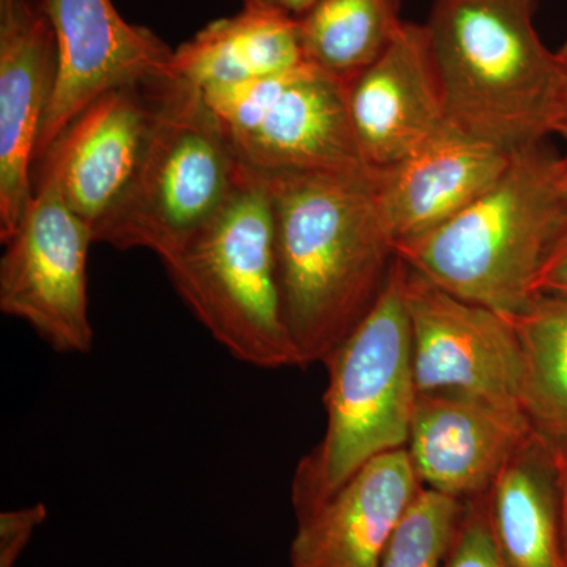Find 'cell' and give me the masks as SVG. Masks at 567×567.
I'll return each mask as SVG.
<instances>
[{"label":"cell","instance_id":"30bf717a","mask_svg":"<svg viewBox=\"0 0 567 567\" xmlns=\"http://www.w3.org/2000/svg\"><path fill=\"white\" fill-rule=\"evenodd\" d=\"M43 3L58 40L59 63L33 167L89 104L112 89L173 73L174 55L151 29L123 20L112 0Z\"/></svg>","mask_w":567,"mask_h":567},{"label":"cell","instance_id":"8992f818","mask_svg":"<svg viewBox=\"0 0 567 567\" xmlns=\"http://www.w3.org/2000/svg\"><path fill=\"white\" fill-rule=\"evenodd\" d=\"M244 173L203 89L166 74L140 171L95 244L167 259L219 215Z\"/></svg>","mask_w":567,"mask_h":567},{"label":"cell","instance_id":"ffe728a7","mask_svg":"<svg viewBox=\"0 0 567 567\" xmlns=\"http://www.w3.org/2000/svg\"><path fill=\"white\" fill-rule=\"evenodd\" d=\"M306 62L350 84L405 21L401 0H316L297 18Z\"/></svg>","mask_w":567,"mask_h":567},{"label":"cell","instance_id":"7402d4cb","mask_svg":"<svg viewBox=\"0 0 567 567\" xmlns=\"http://www.w3.org/2000/svg\"><path fill=\"white\" fill-rule=\"evenodd\" d=\"M443 567H506L488 524L486 495L465 499Z\"/></svg>","mask_w":567,"mask_h":567},{"label":"cell","instance_id":"4316f807","mask_svg":"<svg viewBox=\"0 0 567 567\" xmlns=\"http://www.w3.org/2000/svg\"><path fill=\"white\" fill-rule=\"evenodd\" d=\"M316 0H279L281 9L286 10L287 13L292 14L295 18H300L306 11L315 6Z\"/></svg>","mask_w":567,"mask_h":567},{"label":"cell","instance_id":"9a60e30c","mask_svg":"<svg viewBox=\"0 0 567 567\" xmlns=\"http://www.w3.org/2000/svg\"><path fill=\"white\" fill-rule=\"evenodd\" d=\"M421 487L406 447L372 458L297 520L290 567H379Z\"/></svg>","mask_w":567,"mask_h":567},{"label":"cell","instance_id":"ac0fdd59","mask_svg":"<svg viewBox=\"0 0 567 567\" xmlns=\"http://www.w3.org/2000/svg\"><path fill=\"white\" fill-rule=\"evenodd\" d=\"M305 63L297 18L281 7L245 6L174 50L171 71L215 92L279 76Z\"/></svg>","mask_w":567,"mask_h":567},{"label":"cell","instance_id":"9c48e42d","mask_svg":"<svg viewBox=\"0 0 567 567\" xmlns=\"http://www.w3.org/2000/svg\"><path fill=\"white\" fill-rule=\"evenodd\" d=\"M404 267L416 391H464L525 410L520 346L506 317Z\"/></svg>","mask_w":567,"mask_h":567},{"label":"cell","instance_id":"d6986e66","mask_svg":"<svg viewBox=\"0 0 567 567\" xmlns=\"http://www.w3.org/2000/svg\"><path fill=\"white\" fill-rule=\"evenodd\" d=\"M505 317L520 346L525 413L539 434L563 442L567 440V295L537 293L524 309Z\"/></svg>","mask_w":567,"mask_h":567},{"label":"cell","instance_id":"83f0119b","mask_svg":"<svg viewBox=\"0 0 567 567\" xmlns=\"http://www.w3.org/2000/svg\"><path fill=\"white\" fill-rule=\"evenodd\" d=\"M245 6L281 7L279 0H245Z\"/></svg>","mask_w":567,"mask_h":567},{"label":"cell","instance_id":"e0dca14e","mask_svg":"<svg viewBox=\"0 0 567 567\" xmlns=\"http://www.w3.org/2000/svg\"><path fill=\"white\" fill-rule=\"evenodd\" d=\"M486 506L506 567H567L555 442L529 436L488 488Z\"/></svg>","mask_w":567,"mask_h":567},{"label":"cell","instance_id":"ba28073f","mask_svg":"<svg viewBox=\"0 0 567 567\" xmlns=\"http://www.w3.org/2000/svg\"><path fill=\"white\" fill-rule=\"evenodd\" d=\"M95 244L50 173L33 175V197L0 260V311L21 320L54 352L93 347L87 257Z\"/></svg>","mask_w":567,"mask_h":567},{"label":"cell","instance_id":"7c38bea8","mask_svg":"<svg viewBox=\"0 0 567 567\" xmlns=\"http://www.w3.org/2000/svg\"><path fill=\"white\" fill-rule=\"evenodd\" d=\"M535 432L517 406L464 391H417L406 453L421 486L465 502L486 495Z\"/></svg>","mask_w":567,"mask_h":567},{"label":"cell","instance_id":"3957f363","mask_svg":"<svg viewBox=\"0 0 567 567\" xmlns=\"http://www.w3.org/2000/svg\"><path fill=\"white\" fill-rule=\"evenodd\" d=\"M566 224L561 158L543 142L513 153L505 174L475 203L394 251L446 292L509 316L536 297Z\"/></svg>","mask_w":567,"mask_h":567},{"label":"cell","instance_id":"d4e9b609","mask_svg":"<svg viewBox=\"0 0 567 567\" xmlns=\"http://www.w3.org/2000/svg\"><path fill=\"white\" fill-rule=\"evenodd\" d=\"M559 63V85L557 100V117H555V134L567 141V39L557 51Z\"/></svg>","mask_w":567,"mask_h":567},{"label":"cell","instance_id":"cb8c5ba5","mask_svg":"<svg viewBox=\"0 0 567 567\" xmlns=\"http://www.w3.org/2000/svg\"><path fill=\"white\" fill-rule=\"evenodd\" d=\"M537 293L567 295V224L540 270L536 282Z\"/></svg>","mask_w":567,"mask_h":567},{"label":"cell","instance_id":"52a82bcc","mask_svg":"<svg viewBox=\"0 0 567 567\" xmlns=\"http://www.w3.org/2000/svg\"><path fill=\"white\" fill-rule=\"evenodd\" d=\"M349 84L311 63L268 80L205 92L240 163L254 173L380 174L358 145Z\"/></svg>","mask_w":567,"mask_h":567},{"label":"cell","instance_id":"2e32d148","mask_svg":"<svg viewBox=\"0 0 567 567\" xmlns=\"http://www.w3.org/2000/svg\"><path fill=\"white\" fill-rule=\"evenodd\" d=\"M513 153L447 126L380 171L379 199L394 246L456 216L507 169Z\"/></svg>","mask_w":567,"mask_h":567},{"label":"cell","instance_id":"5b68a950","mask_svg":"<svg viewBox=\"0 0 567 567\" xmlns=\"http://www.w3.org/2000/svg\"><path fill=\"white\" fill-rule=\"evenodd\" d=\"M162 262L183 303L235 360L259 369L300 365L284 316L274 205L262 174L245 166L219 215Z\"/></svg>","mask_w":567,"mask_h":567},{"label":"cell","instance_id":"484cf974","mask_svg":"<svg viewBox=\"0 0 567 567\" xmlns=\"http://www.w3.org/2000/svg\"><path fill=\"white\" fill-rule=\"evenodd\" d=\"M555 446H557L559 487H561L563 520H565L567 540V440L555 443Z\"/></svg>","mask_w":567,"mask_h":567},{"label":"cell","instance_id":"f1b7e54d","mask_svg":"<svg viewBox=\"0 0 567 567\" xmlns=\"http://www.w3.org/2000/svg\"><path fill=\"white\" fill-rule=\"evenodd\" d=\"M563 164V194H565V203L567 207V155L561 158Z\"/></svg>","mask_w":567,"mask_h":567},{"label":"cell","instance_id":"603a6c76","mask_svg":"<svg viewBox=\"0 0 567 567\" xmlns=\"http://www.w3.org/2000/svg\"><path fill=\"white\" fill-rule=\"evenodd\" d=\"M48 518L44 503L3 511L0 514V567H17L37 528Z\"/></svg>","mask_w":567,"mask_h":567},{"label":"cell","instance_id":"7a4b0ae2","mask_svg":"<svg viewBox=\"0 0 567 567\" xmlns=\"http://www.w3.org/2000/svg\"><path fill=\"white\" fill-rule=\"evenodd\" d=\"M537 0H434L425 22L454 128L507 153L555 133L557 52L535 28Z\"/></svg>","mask_w":567,"mask_h":567},{"label":"cell","instance_id":"277c9868","mask_svg":"<svg viewBox=\"0 0 567 567\" xmlns=\"http://www.w3.org/2000/svg\"><path fill=\"white\" fill-rule=\"evenodd\" d=\"M404 268L395 256L379 300L323 361L327 431L297 466L292 484L297 520L309 516L369 461L406 447L417 391Z\"/></svg>","mask_w":567,"mask_h":567},{"label":"cell","instance_id":"4fadbf2b","mask_svg":"<svg viewBox=\"0 0 567 567\" xmlns=\"http://www.w3.org/2000/svg\"><path fill=\"white\" fill-rule=\"evenodd\" d=\"M58 40L43 0H0V241L33 197V158L58 78Z\"/></svg>","mask_w":567,"mask_h":567},{"label":"cell","instance_id":"5bb4252c","mask_svg":"<svg viewBox=\"0 0 567 567\" xmlns=\"http://www.w3.org/2000/svg\"><path fill=\"white\" fill-rule=\"evenodd\" d=\"M365 162L388 169L451 126L424 24L404 22L385 51L347 89Z\"/></svg>","mask_w":567,"mask_h":567},{"label":"cell","instance_id":"44dd1931","mask_svg":"<svg viewBox=\"0 0 567 567\" xmlns=\"http://www.w3.org/2000/svg\"><path fill=\"white\" fill-rule=\"evenodd\" d=\"M464 502L421 487L379 567H443Z\"/></svg>","mask_w":567,"mask_h":567},{"label":"cell","instance_id":"8fae6325","mask_svg":"<svg viewBox=\"0 0 567 567\" xmlns=\"http://www.w3.org/2000/svg\"><path fill=\"white\" fill-rule=\"evenodd\" d=\"M159 78L104 93L70 123L33 167V175H54L65 203L91 226L93 237L140 171L151 140Z\"/></svg>","mask_w":567,"mask_h":567},{"label":"cell","instance_id":"6da1fadb","mask_svg":"<svg viewBox=\"0 0 567 567\" xmlns=\"http://www.w3.org/2000/svg\"><path fill=\"white\" fill-rule=\"evenodd\" d=\"M379 177L264 175L274 205L284 316L300 365L323 363L385 287L395 251Z\"/></svg>","mask_w":567,"mask_h":567}]
</instances>
